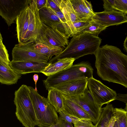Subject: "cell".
I'll use <instances>...</instances> for the list:
<instances>
[{
    "instance_id": "obj_1",
    "label": "cell",
    "mask_w": 127,
    "mask_h": 127,
    "mask_svg": "<svg viewBox=\"0 0 127 127\" xmlns=\"http://www.w3.org/2000/svg\"><path fill=\"white\" fill-rule=\"evenodd\" d=\"M98 75L103 80L127 88V56L117 47H99L94 55Z\"/></svg>"
},
{
    "instance_id": "obj_2",
    "label": "cell",
    "mask_w": 127,
    "mask_h": 127,
    "mask_svg": "<svg viewBox=\"0 0 127 127\" xmlns=\"http://www.w3.org/2000/svg\"><path fill=\"white\" fill-rule=\"evenodd\" d=\"M102 39L91 34L81 33L72 37L68 45L60 54L49 61L52 63L57 60L71 58L75 60L85 55L95 54L100 47Z\"/></svg>"
},
{
    "instance_id": "obj_3",
    "label": "cell",
    "mask_w": 127,
    "mask_h": 127,
    "mask_svg": "<svg viewBox=\"0 0 127 127\" xmlns=\"http://www.w3.org/2000/svg\"><path fill=\"white\" fill-rule=\"evenodd\" d=\"M14 101L16 116L25 127H34L38 122L31 99L28 86L22 85L15 91Z\"/></svg>"
},
{
    "instance_id": "obj_4",
    "label": "cell",
    "mask_w": 127,
    "mask_h": 127,
    "mask_svg": "<svg viewBox=\"0 0 127 127\" xmlns=\"http://www.w3.org/2000/svg\"><path fill=\"white\" fill-rule=\"evenodd\" d=\"M94 69L88 62H82L55 74L43 80L48 90L62 83L74 80L88 79L93 77Z\"/></svg>"
},
{
    "instance_id": "obj_5",
    "label": "cell",
    "mask_w": 127,
    "mask_h": 127,
    "mask_svg": "<svg viewBox=\"0 0 127 127\" xmlns=\"http://www.w3.org/2000/svg\"><path fill=\"white\" fill-rule=\"evenodd\" d=\"M35 114L39 127H49L56 123L59 117L55 108L47 99L41 95L32 87L28 86Z\"/></svg>"
},
{
    "instance_id": "obj_6",
    "label": "cell",
    "mask_w": 127,
    "mask_h": 127,
    "mask_svg": "<svg viewBox=\"0 0 127 127\" xmlns=\"http://www.w3.org/2000/svg\"><path fill=\"white\" fill-rule=\"evenodd\" d=\"M63 95L77 104L89 115L92 122L94 124H96L100 118L102 108L96 102L88 87L80 95L71 96Z\"/></svg>"
},
{
    "instance_id": "obj_7",
    "label": "cell",
    "mask_w": 127,
    "mask_h": 127,
    "mask_svg": "<svg viewBox=\"0 0 127 127\" xmlns=\"http://www.w3.org/2000/svg\"><path fill=\"white\" fill-rule=\"evenodd\" d=\"M34 41L19 43L15 45L12 51L13 61H34L48 62L45 55L38 52L35 49Z\"/></svg>"
},
{
    "instance_id": "obj_8",
    "label": "cell",
    "mask_w": 127,
    "mask_h": 127,
    "mask_svg": "<svg viewBox=\"0 0 127 127\" xmlns=\"http://www.w3.org/2000/svg\"><path fill=\"white\" fill-rule=\"evenodd\" d=\"M87 87L95 101L101 107L115 100L116 92L93 77L88 79Z\"/></svg>"
},
{
    "instance_id": "obj_9",
    "label": "cell",
    "mask_w": 127,
    "mask_h": 127,
    "mask_svg": "<svg viewBox=\"0 0 127 127\" xmlns=\"http://www.w3.org/2000/svg\"><path fill=\"white\" fill-rule=\"evenodd\" d=\"M68 38L64 33L49 27L42 23L41 29L34 42L60 47L64 50L68 45Z\"/></svg>"
},
{
    "instance_id": "obj_10",
    "label": "cell",
    "mask_w": 127,
    "mask_h": 127,
    "mask_svg": "<svg viewBox=\"0 0 127 127\" xmlns=\"http://www.w3.org/2000/svg\"><path fill=\"white\" fill-rule=\"evenodd\" d=\"M29 0H0V16L9 26L28 5Z\"/></svg>"
},
{
    "instance_id": "obj_11",
    "label": "cell",
    "mask_w": 127,
    "mask_h": 127,
    "mask_svg": "<svg viewBox=\"0 0 127 127\" xmlns=\"http://www.w3.org/2000/svg\"><path fill=\"white\" fill-rule=\"evenodd\" d=\"M29 21L25 42L34 41L40 31L42 23L40 18L36 0H29Z\"/></svg>"
},
{
    "instance_id": "obj_12",
    "label": "cell",
    "mask_w": 127,
    "mask_h": 127,
    "mask_svg": "<svg viewBox=\"0 0 127 127\" xmlns=\"http://www.w3.org/2000/svg\"><path fill=\"white\" fill-rule=\"evenodd\" d=\"M127 13L117 11H104L94 12V15L91 19L107 27L127 22Z\"/></svg>"
},
{
    "instance_id": "obj_13",
    "label": "cell",
    "mask_w": 127,
    "mask_h": 127,
    "mask_svg": "<svg viewBox=\"0 0 127 127\" xmlns=\"http://www.w3.org/2000/svg\"><path fill=\"white\" fill-rule=\"evenodd\" d=\"M87 83L86 79L74 80L62 83L51 89L58 91L63 95L73 96L83 93L87 87Z\"/></svg>"
},
{
    "instance_id": "obj_14",
    "label": "cell",
    "mask_w": 127,
    "mask_h": 127,
    "mask_svg": "<svg viewBox=\"0 0 127 127\" xmlns=\"http://www.w3.org/2000/svg\"><path fill=\"white\" fill-rule=\"evenodd\" d=\"M49 64L48 62L34 61H11L9 63L14 71L21 75L31 73L40 72Z\"/></svg>"
},
{
    "instance_id": "obj_15",
    "label": "cell",
    "mask_w": 127,
    "mask_h": 127,
    "mask_svg": "<svg viewBox=\"0 0 127 127\" xmlns=\"http://www.w3.org/2000/svg\"><path fill=\"white\" fill-rule=\"evenodd\" d=\"M39 14L41 22L46 26L57 29L65 34L61 22L53 9L49 6L47 0L45 6L39 10Z\"/></svg>"
},
{
    "instance_id": "obj_16",
    "label": "cell",
    "mask_w": 127,
    "mask_h": 127,
    "mask_svg": "<svg viewBox=\"0 0 127 127\" xmlns=\"http://www.w3.org/2000/svg\"><path fill=\"white\" fill-rule=\"evenodd\" d=\"M77 17L81 21L90 20L94 14L90 2L85 0H70Z\"/></svg>"
},
{
    "instance_id": "obj_17",
    "label": "cell",
    "mask_w": 127,
    "mask_h": 127,
    "mask_svg": "<svg viewBox=\"0 0 127 127\" xmlns=\"http://www.w3.org/2000/svg\"><path fill=\"white\" fill-rule=\"evenodd\" d=\"M16 21L17 37L19 42V43H24L27 34L29 21V4L22 11L17 17Z\"/></svg>"
},
{
    "instance_id": "obj_18",
    "label": "cell",
    "mask_w": 127,
    "mask_h": 127,
    "mask_svg": "<svg viewBox=\"0 0 127 127\" xmlns=\"http://www.w3.org/2000/svg\"><path fill=\"white\" fill-rule=\"evenodd\" d=\"M53 1L64 15L71 33L72 23L82 21L77 16L70 0H53Z\"/></svg>"
},
{
    "instance_id": "obj_19",
    "label": "cell",
    "mask_w": 127,
    "mask_h": 127,
    "mask_svg": "<svg viewBox=\"0 0 127 127\" xmlns=\"http://www.w3.org/2000/svg\"><path fill=\"white\" fill-rule=\"evenodd\" d=\"M21 75L14 71L9 64L0 60V82L11 85L16 83Z\"/></svg>"
},
{
    "instance_id": "obj_20",
    "label": "cell",
    "mask_w": 127,
    "mask_h": 127,
    "mask_svg": "<svg viewBox=\"0 0 127 127\" xmlns=\"http://www.w3.org/2000/svg\"><path fill=\"white\" fill-rule=\"evenodd\" d=\"M75 60L74 59L71 58L58 60L54 63H49L40 72L48 77L71 67Z\"/></svg>"
},
{
    "instance_id": "obj_21",
    "label": "cell",
    "mask_w": 127,
    "mask_h": 127,
    "mask_svg": "<svg viewBox=\"0 0 127 127\" xmlns=\"http://www.w3.org/2000/svg\"><path fill=\"white\" fill-rule=\"evenodd\" d=\"M63 96L64 98V110L62 111L79 119H85L91 121L90 116L80 107L63 95Z\"/></svg>"
},
{
    "instance_id": "obj_22",
    "label": "cell",
    "mask_w": 127,
    "mask_h": 127,
    "mask_svg": "<svg viewBox=\"0 0 127 127\" xmlns=\"http://www.w3.org/2000/svg\"><path fill=\"white\" fill-rule=\"evenodd\" d=\"M35 50L39 53L45 56L49 61L53 57L57 56L64 50L62 48L54 46L45 43L34 42Z\"/></svg>"
},
{
    "instance_id": "obj_23",
    "label": "cell",
    "mask_w": 127,
    "mask_h": 127,
    "mask_svg": "<svg viewBox=\"0 0 127 127\" xmlns=\"http://www.w3.org/2000/svg\"><path fill=\"white\" fill-rule=\"evenodd\" d=\"M48 91L47 98L49 103L55 108L57 112L64 110V98L62 95L53 88Z\"/></svg>"
},
{
    "instance_id": "obj_24",
    "label": "cell",
    "mask_w": 127,
    "mask_h": 127,
    "mask_svg": "<svg viewBox=\"0 0 127 127\" xmlns=\"http://www.w3.org/2000/svg\"><path fill=\"white\" fill-rule=\"evenodd\" d=\"M114 107L112 104H107L102 110L100 118L95 127H106L113 114Z\"/></svg>"
},
{
    "instance_id": "obj_25",
    "label": "cell",
    "mask_w": 127,
    "mask_h": 127,
    "mask_svg": "<svg viewBox=\"0 0 127 127\" xmlns=\"http://www.w3.org/2000/svg\"><path fill=\"white\" fill-rule=\"evenodd\" d=\"M107 27L90 19V24L82 30L80 34L88 33L98 36L99 34Z\"/></svg>"
},
{
    "instance_id": "obj_26",
    "label": "cell",
    "mask_w": 127,
    "mask_h": 127,
    "mask_svg": "<svg viewBox=\"0 0 127 127\" xmlns=\"http://www.w3.org/2000/svg\"><path fill=\"white\" fill-rule=\"evenodd\" d=\"M113 114L118 127H127V111L122 108H114Z\"/></svg>"
},
{
    "instance_id": "obj_27",
    "label": "cell",
    "mask_w": 127,
    "mask_h": 127,
    "mask_svg": "<svg viewBox=\"0 0 127 127\" xmlns=\"http://www.w3.org/2000/svg\"><path fill=\"white\" fill-rule=\"evenodd\" d=\"M90 22V19L87 21L73 23L72 31V37L75 35L80 34L82 30L89 25Z\"/></svg>"
},
{
    "instance_id": "obj_28",
    "label": "cell",
    "mask_w": 127,
    "mask_h": 127,
    "mask_svg": "<svg viewBox=\"0 0 127 127\" xmlns=\"http://www.w3.org/2000/svg\"><path fill=\"white\" fill-rule=\"evenodd\" d=\"M53 10L61 22L65 31V34L68 37H72L70 28L66 20L61 11H55L53 9Z\"/></svg>"
},
{
    "instance_id": "obj_29",
    "label": "cell",
    "mask_w": 127,
    "mask_h": 127,
    "mask_svg": "<svg viewBox=\"0 0 127 127\" xmlns=\"http://www.w3.org/2000/svg\"><path fill=\"white\" fill-rule=\"evenodd\" d=\"M114 9L127 14V0H115Z\"/></svg>"
},
{
    "instance_id": "obj_30",
    "label": "cell",
    "mask_w": 127,
    "mask_h": 127,
    "mask_svg": "<svg viewBox=\"0 0 127 127\" xmlns=\"http://www.w3.org/2000/svg\"><path fill=\"white\" fill-rule=\"evenodd\" d=\"M0 60L7 64L10 62L8 51L2 42H0Z\"/></svg>"
},
{
    "instance_id": "obj_31",
    "label": "cell",
    "mask_w": 127,
    "mask_h": 127,
    "mask_svg": "<svg viewBox=\"0 0 127 127\" xmlns=\"http://www.w3.org/2000/svg\"><path fill=\"white\" fill-rule=\"evenodd\" d=\"M91 120L85 119H80L73 124L74 127H95Z\"/></svg>"
},
{
    "instance_id": "obj_32",
    "label": "cell",
    "mask_w": 127,
    "mask_h": 127,
    "mask_svg": "<svg viewBox=\"0 0 127 127\" xmlns=\"http://www.w3.org/2000/svg\"><path fill=\"white\" fill-rule=\"evenodd\" d=\"M59 117L68 122L74 124L80 119L69 115L64 112L61 111L59 112Z\"/></svg>"
},
{
    "instance_id": "obj_33",
    "label": "cell",
    "mask_w": 127,
    "mask_h": 127,
    "mask_svg": "<svg viewBox=\"0 0 127 127\" xmlns=\"http://www.w3.org/2000/svg\"><path fill=\"white\" fill-rule=\"evenodd\" d=\"M103 1L104 11H115L114 9L115 0H103Z\"/></svg>"
},
{
    "instance_id": "obj_34",
    "label": "cell",
    "mask_w": 127,
    "mask_h": 127,
    "mask_svg": "<svg viewBox=\"0 0 127 127\" xmlns=\"http://www.w3.org/2000/svg\"><path fill=\"white\" fill-rule=\"evenodd\" d=\"M116 100H119L127 103V94H117Z\"/></svg>"
},
{
    "instance_id": "obj_35",
    "label": "cell",
    "mask_w": 127,
    "mask_h": 127,
    "mask_svg": "<svg viewBox=\"0 0 127 127\" xmlns=\"http://www.w3.org/2000/svg\"><path fill=\"white\" fill-rule=\"evenodd\" d=\"M47 1L49 6L55 11H61L58 6L54 1L53 0H47Z\"/></svg>"
},
{
    "instance_id": "obj_36",
    "label": "cell",
    "mask_w": 127,
    "mask_h": 127,
    "mask_svg": "<svg viewBox=\"0 0 127 127\" xmlns=\"http://www.w3.org/2000/svg\"><path fill=\"white\" fill-rule=\"evenodd\" d=\"M37 5L39 10L44 7L46 3V0H36Z\"/></svg>"
},
{
    "instance_id": "obj_37",
    "label": "cell",
    "mask_w": 127,
    "mask_h": 127,
    "mask_svg": "<svg viewBox=\"0 0 127 127\" xmlns=\"http://www.w3.org/2000/svg\"><path fill=\"white\" fill-rule=\"evenodd\" d=\"M116 119L113 114L111 117L106 127H113Z\"/></svg>"
},
{
    "instance_id": "obj_38",
    "label": "cell",
    "mask_w": 127,
    "mask_h": 127,
    "mask_svg": "<svg viewBox=\"0 0 127 127\" xmlns=\"http://www.w3.org/2000/svg\"><path fill=\"white\" fill-rule=\"evenodd\" d=\"M60 118L61 119L62 127H74L72 124L66 122Z\"/></svg>"
},
{
    "instance_id": "obj_39",
    "label": "cell",
    "mask_w": 127,
    "mask_h": 127,
    "mask_svg": "<svg viewBox=\"0 0 127 127\" xmlns=\"http://www.w3.org/2000/svg\"><path fill=\"white\" fill-rule=\"evenodd\" d=\"M33 80L35 82V87L34 89L36 91H37V88L36 87V83L37 82L38 79V76L36 74H35L33 76Z\"/></svg>"
},
{
    "instance_id": "obj_40",
    "label": "cell",
    "mask_w": 127,
    "mask_h": 127,
    "mask_svg": "<svg viewBox=\"0 0 127 127\" xmlns=\"http://www.w3.org/2000/svg\"><path fill=\"white\" fill-rule=\"evenodd\" d=\"M49 127H62L60 118L59 117L58 121L56 123L52 125Z\"/></svg>"
},
{
    "instance_id": "obj_41",
    "label": "cell",
    "mask_w": 127,
    "mask_h": 127,
    "mask_svg": "<svg viewBox=\"0 0 127 127\" xmlns=\"http://www.w3.org/2000/svg\"><path fill=\"white\" fill-rule=\"evenodd\" d=\"M127 37L124 41V49L126 52H127Z\"/></svg>"
},
{
    "instance_id": "obj_42",
    "label": "cell",
    "mask_w": 127,
    "mask_h": 127,
    "mask_svg": "<svg viewBox=\"0 0 127 127\" xmlns=\"http://www.w3.org/2000/svg\"><path fill=\"white\" fill-rule=\"evenodd\" d=\"M113 127H118L117 122L116 121L114 123Z\"/></svg>"
},
{
    "instance_id": "obj_43",
    "label": "cell",
    "mask_w": 127,
    "mask_h": 127,
    "mask_svg": "<svg viewBox=\"0 0 127 127\" xmlns=\"http://www.w3.org/2000/svg\"><path fill=\"white\" fill-rule=\"evenodd\" d=\"M2 38L1 34L0 32V42H2Z\"/></svg>"
}]
</instances>
